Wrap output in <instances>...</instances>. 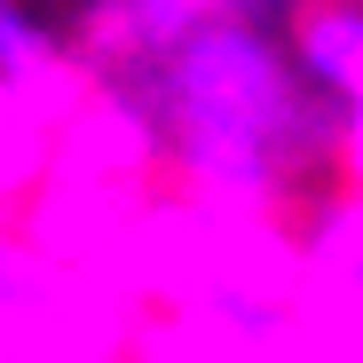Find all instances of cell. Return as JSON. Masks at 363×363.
I'll use <instances>...</instances> for the list:
<instances>
[{
	"instance_id": "6da1fadb",
	"label": "cell",
	"mask_w": 363,
	"mask_h": 363,
	"mask_svg": "<svg viewBox=\"0 0 363 363\" xmlns=\"http://www.w3.org/2000/svg\"><path fill=\"white\" fill-rule=\"evenodd\" d=\"M55 174L150 190V182L166 174V118H158V103H150L135 79L103 72L79 111L55 118Z\"/></svg>"
},
{
	"instance_id": "3957f363",
	"label": "cell",
	"mask_w": 363,
	"mask_h": 363,
	"mask_svg": "<svg viewBox=\"0 0 363 363\" xmlns=\"http://www.w3.org/2000/svg\"><path fill=\"white\" fill-rule=\"evenodd\" d=\"M284 48L332 111H363V0H300Z\"/></svg>"
},
{
	"instance_id": "5b68a950",
	"label": "cell",
	"mask_w": 363,
	"mask_h": 363,
	"mask_svg": "<svg viewBox=\"0 0 363 363\" xmlns=\"http://www.w3.org/2000/svg\"><path fill=\"white\" fill-rule=\"evenodd\" d=\"M55 174V118L0 72V213H24Z\"/></svg>"
},
{
	"instance_id": "7a4b0ae2",
	"label": "cell",
	"mask_w": 363,
	"mask_h": 363,
	"mask_svg": "<svg viewBox=\"0 0 363 363\" xmlns=\"http://www.w3.org/2000/svg\"><path fill=\"white\" fill-rule=\"evenodd\" d=\"M277 0H95L79 16V55L95 72H143L158 55H174L190 32L221 24V16H261L269 24Z\"/></svg>"
},
{
	"instance_id": "277c9868",
	"label": "cell",
	"mask_w": 363,
	"mask_h": 363,
	"mask_svg": "<svg viewBox=\"0 0 363 363\" xmlns=\"http://www.w3.org/2000/svg\"><path fill=\"white\" fill-rule=\"evenodd\" d=\"M0 72H9L48 118H64V111H79L87 95H95V64L79 55V40H55V32H40L16 0H0Z\"/></svg>"
},
{
	"instance_id": "8992f818",
	"label": "cell",
	"mask_w": 363,
	"mask_h": 363,
	"mask_svg": "<svg viewBox=\"0 0 363 363\" xmlns=\"http://www.w3.org/2000/svg\"><path fill=\"white\" fill-rule=\"evenodd\" d=\"M40 277H48V261H40V245L24 237V213H0V300L32 292Z\"/></svg>"
}]
</instances>
